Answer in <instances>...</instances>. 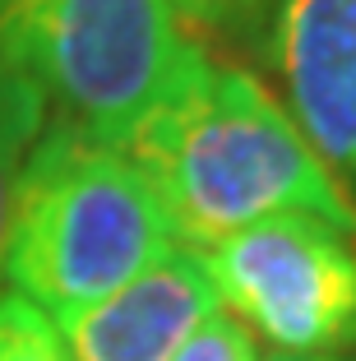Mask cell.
Here are the masks:
<instances>
[{"label": "cell", "instance_id": "9", "mask_svg": "<svg viewBox=\"0 0 356 361\" xmlns=\"http://www.w3.org/2000/svg\"><path fill=\"white\" fill-rule=\"evenodd\" d=\"M0 361H70L61 329L23 297H0Z\"/></svg>", "mask_w": 356, "mask_h": 361}, {"label": "cell", "instance_id": "1", "mask_svg": "<svg viewBox=\"0 0 356 361\" xmlns=\"http://www.w3.org/2000/svg\"><path fill=\"white\" fill-rule=\"evenodd\" d=\"M125 153L153 185L176 245L195 255L287 213L356 232V200L305 144L292 111L254 70L218 61L209 47L130 135Z\"/></svg>", "mask_w": 356, "mask_h": 361}, {"label": "cell", "instance_id": "8", "mask_svg": "<svg viewBox=\"0 0 356 361\" xmlns=\"http://www.w3.org/2000/svg\"><path fill=\"white\" fill-rule=\"evenodd\" d=\"M273 5L278 0H171L176 19L195 37H227V42L264 47Z\"/></svg>", "mask_w": 356, "mask_h": 361}, {"label": "cell", "instance_id": "6", "mask_svg": "<svg viewBox=\"0 0 356 361\" xmlns=\"http://www.w3.org/2000/svg\"><path fill=\"white\" fill-rule=\"evenodd\" d=\"M218 310V292L195 250L176 245L130 287L56 324L70 361H176L185 338Z\"/></svg>", "mask_w": 356, "mask_h": 361}, {"label": "cell", "instance_id": "4", "mask_svg": "<svg viewBox=\"0 0 356 361\" xmlns=\"http://www.w3.org/2000/svg\"><path fill=\"white\" fill-rule=\"evenodd\" d=\"M218 306L287 357L356 348V232L310 213L269 218L200 250Z\"/></svg>", "mask_w": 356, "mask_h": 361}, {"label": "cell", "instance_id": "5", "mask_svg": "<svg viewBox=\"0 0 356 361\" xmlns=\"http://www.w3.org/2000/svg\"><path fill=\"white\" fill-rule=\"evenodd\" d=\"M264 51L296 130L356 200V0H278Z\"/></svg>", "mask_w": 356, "mask_h": 361}, {"label": "cell", "instance_id": "10", "mask_svg": "<svg viewBox=\"0 0 356 361\" xmlns=\"http://www.w3.org/2000/svg\"><path fill=\"white\" fill-rule=\"evenodd\" d=\"M176 361H264V357H259V348H254V334L218 306L200 329L185 338V348L176 352Z\"/></svg>", "mask_w": 356, "mask_h": 361}, {"label": "cell", "instance_id": "2", "mask_svg": "<svg viewBox=\"0 0 356 361\" xmlns=\"http://www.w3.org/2000/svg\"><path fill=\"white\" fill-rule=\"evenodd\" d=\"M171 250V223L130 153L47 121L14 190L5 245L14 297L65 324Z\"/></svg>", "mask_w": 356, "mask_h": 361}, {"label": "cell", "instance_id": "7", "mask_svg": "<svg viewBox=\"0 0 356 361\" xmlns=\"http://www.w3.org/2000/svg\"><path fill=\"white\" fill-rule=\"evenodd\" d=\"M42 126H47L42 93L0 42V287H5V245H10L14 190H19L23 162H28Z\"/></svg>", "mask_w": 356, "mask_h": 361}, {"label": "cell", "instance_id": "11", "mask_svg": "<svg viewBox=\"0 0 356 361\" xmlns=\"http://www.w3.org/2000/svg\"><path fill=\"white\" fill-rule=\"evenodd\" d=\"M264 361H343V357H287V352H273V357Z\"/></svg>", "mask_w": 356, "mask_h": 361}, {"label": "cell", "instance_id": "12", "mask_svg": "<svg viewBox=\"0 0 356 361\" xmlns=\"http://www.w3.org/2000/svg\"><path fill=\"white\" fill-rule=\"evenodd\" d=\"M347 361H356V348H352V357H347Z\"/></svg>", "mask_w": 356, "mask_h": 361}, {"label": "cell", "instance_id": "3", "mask_svg": "<svg viewBox=\"0 0 356 361\" xmlns=\"http://www.w3.org/2000/svg\"><path fill=\"white\" fill-rule=\"evenodd\" d=\"M0 42L61 126L125 149L204 37L171 0H0Z\"/></svg>", "mask_w": 356, "mask_h": 361}]
</instances>
